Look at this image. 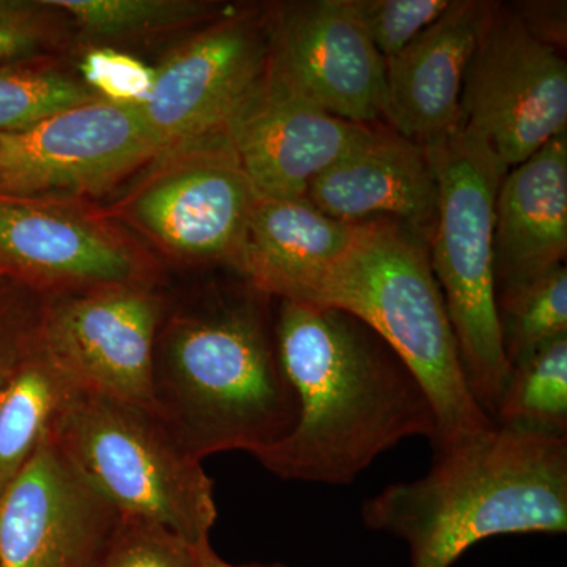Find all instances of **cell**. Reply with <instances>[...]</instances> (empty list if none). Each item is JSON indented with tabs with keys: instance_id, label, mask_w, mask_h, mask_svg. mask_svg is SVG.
Returning <instances> with one entry per match:
<instances>
[{
	"instance_id": "cell-5",
	"label": "cell",
	"mask_w": 567,
	"mask_h": 567,
	"mask_svg": "<svg viewBox=\"0 0 567 567\" xmlns=\"http://www.w3.org/2000/svg\"><path fill=\"white\" fill-rule=\"evenodd\" d=\"M425 148L439 183V215L429 244L432 271L466 382L492 420L511 372L496 311L494 240L496 194L509 169L464 125Z\"/></svg>"
},
{
	"instance_id": "cell-32",
	"label": "cell",
	"mask_w": 567,
	"mask_h": 567,
	"mask_svg": "<svg viewBox=\"0 0 567 567\" xmlns=\"http://www.w3.org/2000/svg\"><path fill=\"white\" fill-rule=\"evenodd\" d=\"M0 492H2V491H0Z\"/></svg>"
},
{
	"instance_id": "cell-29",
	"label": "cell",
	"mask_w": 567,
	"mask_h": 567,
	"mask_svg": "<svg viewBox=\"0 0 567 567\" xmlns=\"http://www.w3.org/2000/svg\"><path fill=\"white\" fill-rule=\"evenodd\" d=\"M40 306V295L0 276V382L35 342Z\"/></svg>"
},
{
	"instance_id": "cell-14",
	"label": "cell",
	"mask_w": 567,
	"mask_h": 567,
	"mask_svg": "<svg viewBox=\"0 0 567 567\" xmlns=\"http://www.w3.org/2000/svg\"><path fill=\"white\" fill-rule=\"evenodd\" d=\"M122 517L50 432L0 492V567H95Z\"/></svg>"
},
{
	"instance_id": "cell-2",
	"label": "cell",
	"mask_w": 567,
	"mask_h": 567,
	"mask_svg": "<svg viewBox=\"0 0 567 567\" xmlns=\"http://www.w3.org/2000/svg\"><path fill=\"white\" fill-rule=\"evenodd\" d=\"M268 300L248 282L167 309L153 354V413L197 461L227 451L256 457L293 429L297 398Z\"/></svg>"
},
{
	"instance_id": "cell-23",
	"label": "cell",
	"mask_w": 567,
	"mask_h": 567,
	"mask_svg": "<svg viewBox=\"0 0 567 567\" xmlns=\"http://www.w3.org/2000/svg\"><path fill=\"white\" fill-rule=\"evenodd\" d=\"M499 333L507 363L567 336L565 265L518 286L496 292Z\"/></svg>"
},
{
	"instance_id": "cell-22",
	"label": "cell",
	"mask_w": 567,
	"mask_h": 567,
	"mask_svg": "<svg viewBox=\"0 0 567 567\" xmlns=\"http://www.w3.org/2000/svg\"><path fill=\"white\" fill-rule=\"evenodd\" d=\"M91 40H126L177 31L219 18L223 7L200 0H50Z\"/></svg>"
},
{
	"instance_id": "cell-20",
	"label": "cell",
	"mask_w": 567,
	"mask_h": 567,
	"mask_svg": "<svg viewBox=\"0 0 567 567\" xmlns=\"http://www.w3.org/2000/svg\"><path fill=\"white\" fill-rule=\"evenodd\" d=\"M78 388L40 344L0 382V491L50 434Z\"/></svg>"
},
{
	"instance_id": "cell-24",
	"label": "cell",
	"mask_w": 567,
	"mask_h": 567,
	"mask_svg": "<svg viewBox=\"0 0 567 567\" xmlns=\"http://www.w3.org/2000/svg\"><path fill=\"white\" fill-rule=\"evenodd\" d=\"M95 100L102 99L84 82L44 59L0 63V133L29 128Z\"/></svg>"
},
{
	"instance_id": "cell-18",
	"label": "cell",
	"mask_w": 567,
	"mask_h": 567,
	"mask_svg": "<svg viewBox=\"0 0 567 567\" xmlns=\"http://www.w3.org/2000/svg\"><path fill=\"white\" fill-rule=\"evenodd\" d=\"M360 229L308 197L257 196L230 267L268 297L300 301L350 251Z\"/></svg>"
},
{
	"instance_id": "cell-12",
	"label": "cell",
	"mask_w": 567,
	"mask_h": 567,
	"mask_svg": "<svg viewBox=\"0 0 567 567\" xmlns=\"http://www.w3.org/2000/svg\"><path fill=\"white\" fill-rule=\"evenodd\" d=\"M265 73L324 112L372 125L385 102V61L350 0L284 2L267 14Z\"/></svg>"
},
{
	"instance_id": "cell-9",
	"label": "cell",
	"mask_w": 567,
	"mask_h": 567,
	"mask_svg": "<svg viewBox=\"0 0 567 567\" xmlns=\"http://www.w3.org/2000/svg\"><path fill=\"white\" fill-rule=\"evenodd\" d=\"M158 155L140 107L95 100L0 133V194L84 200L111 192Z\"/></svg>"
},
{
	"instance_id": "cell-31",
	"label": "cell",
	"mask_w": 567,
	"mask_h": 567,
	"mask_svg": "<svg viewBox=\"0 0 567 567\" xmlns=\"http://www.w3.org/2000/svg\"><path fill=\"white\" fill-rule=\"evenodd\" d=\"M197 558H199L200 567H290L284 565V563H246V565H235V563L227 561L221 555L216 554L210 540H205V543L197 546Z\"/></svg>"
},
{
	"instance_id": "cell-1",
	"label": "cell",
	"mask_w": 567,
	"mask_h": 567,
	"mask_svg": "<svg viewBox=\"0 0 567 567\" xmlns=\"http://www.w3.org/2000/svg\"><path fill=\"white\" fill-rule=\"evenodd\" d=\"M278 301L276 339L298 413L289 435L257 454L260 465L286 481L349 486L406 439L434 445L431 399L374 331L339 309Z\"/></svg>"
},
{
	"instance_id": "cell-8",
	"label": "cell",
	"mask_w": 567,
	"mask_h": 567,
	"mask_svg": "<svg viewBox=\"0 0 567 567\" xmlns=\"http://www.w3.org/2000/svg\"><path fill=\"white\" fill-rule=\"evenodd\" d=\"M461 125L507 169L567 130V63L517 17L491 3L466 69Z\"/></svg>"
},
{
	"instance_id": "cell-27",
	"label": "cell",
	"mask_w": 567,
	"mask_h": 567,
	"mask_svg": "<svg viewBox=\"0 0 567 567\" xmlns=\"http://www.w3.org/2000/svg\"><path fill=\"white\" fill-rule=\"evenodd\" d=\"M95 567H200L197 546L166 528L122 517L110 547Z\"/></svg>"
},
{
	"instance_id": "cell-3",
	"label": "cell",
	"mask_w": 567,
	"mask_h": 567,
	"mask_svg": "<svg viewBox=\"0 0 567 567\" xmlns=\"http://www.w3.org/2000/svg\"><path fill=\"white\" fill-rule=\"evenodd\" d=\"M434 454L427 475L361 507L365 527L404 540L410 567H451L487 537L567 532V439L492 424Z\"/></svg>"
},
{
	"instance_id": "cell-15",
	"label": "cell",
	"mask_w": 567,
	"mask_h": 567,
	"mask_svg": "<svg viewBox=\"0 0 567 567\" xmlns=\"http://www.w3.org/2000/svg\"><path fill=\"white\" fill-rule=\"evenodd\" d=\"M375 126L336 117L262 74L226 125L259 197H306L309 186L363 144Z\"/></svg>"
},
{
	"instance_id": "cell-21",
	"label": "cell",
	"mask_w": 567,
	"mask_h": 567,
	"mask_svg": "<svg viewBox=\"0 0 567 567\" xmlns=\"http://www.w3.org/2000/svg\"><path fill=\"white\" fill-rule=\"evenodd\" d=\"M492 420L511 431L567 439V336L511 365Z\"/></svg>"
},
{
	"instance_id": "cell-17",
	"label": "cell",
	"mask_w": 567,
	"mask_h": 567,
	"mask_svg": "<svg viewBox=\"0 0 567 567\" xmlns=\"http://www.w3.org/2000/svg\"><path fill=\"white\" fill-rule=\"evenodd\" d=\"M306 197L349 224L393 221L431 244L439 215V183L427 148L375 128L324 171Z\"/></svg>"
},
{
	"instance_id": "cell-10",
	"label": "cell",
	"mask_w": 567,
	"mask_h": 567,
	"mask_svg": "<svg viewBox=\"0 0 567 567\" xmlns=\"http://www.w3.org/2000/svg\"><path fill=\"white\" fill-rule=\"evenodd\" d=\"M0 276L44 297L158 286V268L84 200L0 194Z\"/></svg>"
},
{
	"instance_id": "cell-19",
	"label": "cell",
	"mask_w": 567,
	"mask_h": 567,
	"mask_svg": "<svg viewBox=\"0 0 567 567\" xmlns=\"http://www.w3.org/2000/svg\"><path fill=\"white\" fill-rule=\"evenodd\" d=\"M496 292L565 265L567 130L507 171L495 200Z\"/></svg>"
},
{
	"instance_id": "cell-25",
	"label": "cell",
	"mask_w": 567,
	"mask_h": 567,
	"mask_svg": "<svg viewBox=\"0 0 567 567\" xmlns=\"http://www.w3.org/2000/svg\"><path fill=\"white\" fill-rule=\"evenodd\" d=\"M66 25L50 0H0V63L47 59L65 43Z\"/></svg>"
},
{
	"instance_id": "cell-26",
	"label": "cell",
	"mask_w": 567,
	"mask_h": 567,
	"mask_svg": "<svg viewBox=\"0 0 567 567\" xmlns=\"http://www.w3.org/2000/svg\"><path fill=\"white\" fill-rule=\"evenodd\" d=\"M450 3L451 0H350L383 61L409 47L445 13Z\"/></svg>"
},
{
	"instance_id": "cell-13",
	"label": "cell",
	"mask_w": 567,
	"mask_h": 567,
	"mask_svg": "<svg viewBox=\"0 0 567 567\" xmlns=\"http://www.w3.org/2000/svg\"><path fill=\"white\" fill-rule=\"evenodd\" d=\"M267 14H223L155 69L140 111L159 153L226 132L267 65Z\"/></svg>"
},
{
	"instance_id": "cell-7",
	"label": "cell",
	"mask_w": 567,
	"mask_h": 567,
	"mask_svg": "<svg viewBox=\"0 0 567 567\" xmlns=\"http://www.w3.org/2000/svg\"><path fill=\"white\" fill-rule=\"evenodd\" d=\"M257 194L226 132L159 153L107 215L186 264H233Z\"/></svg>"
},
{
	"instance_id": "cell-11",
	"label": "cell",
	"mask_w": 567,
	"mask_h": 567,
	"mask_svg": "<svg viewBox=\"0 0 567 567\" xmlns=\"http://www.w3.org/2000/svg\"><path fill=\"white\" fill-rule=\"evenodd\" d=\"M169 306L158 286L44 297L40 344L78 390L153 412V354Z\"/></svg>"
},
{
	"instance_id": "cell-6",
	"label": "cell",
	"mask_w": 567,
	"mask_h": 567,
	"mask_svg": "<svg viewBox=\"0 0 567 567\" xmlns=\"http://www.w3.org/2000/svg\"><path fill=\"white\" fill-rule=\"evenodd\" d=\"M51 435L122 516L192 546L210 540L218 518L213 481L151 410L78 391Z\"/></svg>"
},
{
	"instance_id": "cell-28",
	"label": "cell",
	"mask_w": 567,
	"mask_h": 567,
	"mask_svg": "<svg viewBox=\"0 0 567 567\" xmlns=\"http://www.w3.org/2000/svg\"><path fill=\"white\" fill-rule=\"evenodd\" d=\"M80 73V80L99 99L122 106L144 104L155 81V69L112 48L89 51L82 58Z\"/></svg>"
},
{
	"instance_id": "cell-30",
	"label": "cell",
	"mask_w": 567,
	"mask_h": 567,
	"mask_svg": "<svg viewBox=\"0 0 567 567\" xmlns=\"http://www.w3.org/2000/svg\"><path fill=\"white\" fill-rule=\"evenodd\" d=\"M528 31L537 39L555 47L554 43L566 41V3L533 2L525 3V9L514 10ZM557 48V47H555Z\"/></svg>"
},
{
	"instance_id": "cell-4",
	"label": "cell",
	"mask_w": 567,
	"mask_h": 567,
	"mask_svg": "<svg viewBox=\"0 0 567 567\" xmlns=\"http://www.w3.org/2000/svg\"><path fill=\"white\" fill-rule=\"evenodd\" d=\"M427 241L401 224H361L350 251L300 301L347 312L420 380L435 410L434 451L495 424L470 390Z\"/></svg>"
},
{
	"instance_id": "cell-16",
	"label": "cell",
	"mask_w": 567,
	"mask_h": 567,
	"mask_svg": "<svg viewBox=\"0 0 567 567\" xmlns=\"http://www.w3.org/2000/svg\"><path fill=\"white\" fill-rule=\"evenodd\" d=\"M488 2L451 0L445 13L385 61L382 117L405 140L429 147L462 121V89Z\"/></svg>"
}]
</instances>
